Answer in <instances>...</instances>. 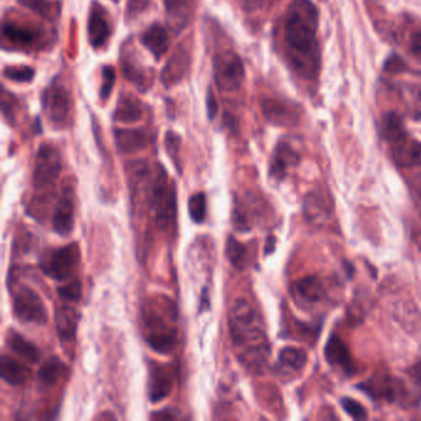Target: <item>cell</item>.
Listing matches in <instances>:
<instances>
[{"label":"cell","mask_w":421,"mask_h":421,"mask_svg":"<svg viewBox=\"0 0 421 421\" xmlns=\"http://www.w3.org/2000/svg\"><path fill=\"white\" fill-rule=\"evenodd\" d=\"M300 161V156L289 143H280L273 152L269 165V176L273 180H283L288 171L296 167Z\"/></svg>","instance_id":"5bb4252c"},{"label":"cell","mask_w":421,"mask_h":421,"mask_svg":"<svg viewBox=\"0 0 421 421\" xmlns=\"http://www.w3.org/2000/svg\"><path fill=\"white\" fill-rule=\"evenodd\" d=\"M325 359L330 365L340 368L348 376L354 372L350 350L337 335L333 334L328 337L325 345Z\"/></svg>","instance_id":"ac0fdd59"},{"label":"cell","mask_w":421,"mask_h":421,"mask_svg":"<svg viewBox=\"0 0 421 421\" xmlns=\"http://www.w3.org/2000/svg\"><path fill=\"white\" fill-rule=\"evenodd\" d=\"M115 143L121 154H135L149 146V135L139 129H119L115 130Z\"/></svg>","instance_id":"44dd1931"},{"label":"cell","mask_w":421,"mask_h":421,"mask_svg":"<svg viewBox=\"0 0 421 421\" xmlns=\"http://www.w3.org/2000/svg\"><path fill=\"white\" fill-rule=\"evenodd\" d=\"M194 0H165L168 21L176 32H182L192 18Z\"/></svg>","instance_id":"603a6c76"},{"label":"cell","mask_w":421,"mask_h":421,"mask_svg":"<svg viewBox=\"0 0 421 421\" xmlns=\"http://www.w3.org/2000/svg\"><path fill=\"white\" fill-rule=\"evenodd\" d=\"M0 376L10 385H21L30 377V370L16 359L4 354L0 361Z\"/></svg>","instance_id":"cb8c5ba5"},{"label":"cell","mask_w":421,"mask_h":421,"mask_svg":"<svg viewBox=\"0 0 421 421\" xmlns=\"http://www.w3.org/2000/svg\"><path fill=\"white\" fill-rule=\"evenodd\" d=\"M14 314L25 324L44 325L47 322V310L44 300L36 291L23 285L13 297Z\"/></svg>","instance_id":"ba28073f"},{"label":"cell","mask_w":421,"mask_h":421,"mask_svg":"<svg viewBox=\"0 0 421 421\" xmlns=\"http://www.w3.org/2000/svg\"><path fill=\"white\" fill-rule=\"evenodd\" d=\"M188 210L195 224H202L206 217V197L204 193H195L188 200Z\"/></svg>","instance_id":"1f68e13d"},{"label":"cell","mask_w":421,"mask_h":421,"mask_svg":"<svg viewBox=\"0 0 421 421\" xmlns=\"http://www.w3.org/2000/svg\"><path fill=\"white\" fill-rule=\"evenodd\" d=\"M226 257L235 269L243 271L248 267V248L242 242L236 240L234 236H229L226 240Z\"/></svg>","instance_id":"f546056e"},{"label":"cell","mask_w":421,"mask_h":421,"mask_svg":"<svg viewBox=\"0 0 421 421\" xmlns=\"http://www.w3.org/2000/svg\"><path fill=\"white\" fill-rule=\"evenodd\" d=\"M382 135L389 143H396L402 137L408 136L400 117L396 112H389L382 119Z\"/></svg>","instance_id":"f1b7e54d"},{"label":"cell","mask_w":421,"mask_h":421,"mask_svg":"<svg viewBox=\"0 0 421 421\" xmlns=\"http://www.w3.org/2000/svg\"><path fill=\"white\" fill-rule=\"evenodd\" d=\"M365 394L381 402H396L402 400L407 394L404 383L392 374L378 373L359 385Z\"/></svg>","instance_id":"9c48e42d"},{"label":"cell","mask_w":421,"mask_h":421,"mask_svg":"<svg viewBox=\"0 0 421 421\" xmlns=\"http://www.w3.org/2000/svg\"><path fill=\"white\" fill-rule=\"evenodd\" d=\"M140 43L152 53L156 60H161L169 47L168 32L161 24H152L140 36Z\"/></svg>","instance_id":"ffe728a7"},{"label":"cell","mask_w":421,"mask_h":421,"mask_svg":"<svg viewBox=\"0 0 421 421\" xmlns=\"http://www.w3.org/2000/svg\"><path fill=\"white\" fill-rule=\"evenodd\" d=\"M62 171V162L61 156L56 147L52 145L44 143L38 149L35 169H34V186L38 191L49 189L50 187L55 186L60 174Z\"/></svg>","instance_id":"52a82bcc"},{"label":"cell","mask_w":421,"mask_h":421,"mask_svg":"<svg viewBox=\"0 0 421 421\" xmlns=\"http://www.w3.org/2000/svg\"><path fill=\"white\" fill-rule=\"evenodd\" d=\"M112 35V25L109 14L106 8L93 1L89 8L88 15V40L93 49H101L106 46Z\"/></svg>","instance_id":"30bf717a"},{"label":"cell","mask_w":421,"mask_h":421,"mask_svg":"<svg viewBox=\"0 0 421 421\" xmlns=\"http://www.w3.org/2000/svg\"><path fill=\"white\" fill-rule=\"evenodd\" d=\"M149 210L154 213L156 225L161 231H166L176 223L177 198L172 183L168 180L165 169L158 167L157 173L151 177Z\"/></svg>","instance_id":"3957f363"},{"label":"cell","mask_w":421,"mask_h":421,"mask_svg":"<svg viewBox=\"0 0 421 421\" xmlns=\"http://www.w3.org/2000/svg\"><path fill=\"white\" fill-rule=\"evenodd\" d=\"M166 149L167 154L171 157V160L174 163V166L177 168V171L182 172V162H180V139L177 134H174L173 131H168L166 134Z\"/></svg>","instance_id":"836d02e7"},{"label":"cell","mask_w":421,"mask_h":421,"mask_svg":"<svg viewBox=\"0 0 421 421\" xmlns=\"http://www.w3.org/2000/svg\"><path fill=\"white\" fill-rule=\"evenodd\" d=\"M143 106L139 100L129 97H123L114 112V119L121 123H135L143 118Z\"/></svg>","instance_id":"4316f807"},{"label":"cell","mask_w":421,"mask_h":421,"mask_svg":"<svg viewBox=\"0 0 421 421\" xmlns=\"http://www.w3.org/2000/svg\"><path fill=\"white\" fill-rule=\"evenodd\" d=\"M3 32H4V36L9 38L14 44L29 46L36 40L35 32L27 27L16 25V24H10V23L5 24Z\"/></svg>","instance_id":"4dcf8cb0"},{"label":"cell","mask_w":421,"mask_h":421,"mask_svg":"<svg viewBox=\"0 0 421 421\" xmlns=\"http://www.w3.org/2000/svg\"><path fill=\"white\" fill-rule=\"evenodd\" d=\"M173 383L172 372L166 365H151L149 378V400L155 404L167 398L173 389Z\"/></svg>","instance_id":"9a60e30c"},{"label":"cell","mask_w":421,"mask_h":421,"mask_svg":"<svg viewBox=\"0 0 421 421\" xmlns=\"http://www.w3.org/2000/svg\"><path fill=\"white\" fill-rule=\"evenodd\" d=\"M303 214L308 223L320 226L330 219L331 205L320 191H314L304 199Z\"/></svg>","instance_id":"e0dca14e"},{"label":"cell","mask_w":421,"mask_h":421,"mask_svg":"<svg viewBox=\"0 0 421 421\" xmlns=\"http://www.w3.org/2000/svg\"><path fill=\"white\" fill-rule=\"evenodd\" d=\"M416 195H418L419 203L421 204V180L420 182L416 184Z\"/></svg>","instance_id":"f6af8a7d"},{"label":"cell","mask_w":421,"mask_h":421,"mask_svg":"<svg viewBox=\"0 0 421 421\" xmlns=\"http://www.w3.org/2000/svg\"><path fill=\"white\" fill-rule=\"evenodd\" d=\"M66 371V365L63 363L61 359L53 356L51 359L45 361L44 363L38 370V379L41 383L51 387L60 381V378L62 377L63 373Z\"/></svg>","instance_id":"83f0119b"},{"label":"cell","mask_w":421,"mask_h":421,"mask_svg":"<svg viewBox=\"0 0 421 421\" xmlns=\"http://www.w3.org/2000/svg\"><path fill=\"white\" fill-rule=\"evenodd\" d=\"M149 5V0H128L126 18L134 19L139 14L143 12Z\"/></svg>","instance_id":"f35d334b"},{"label":"cell","mask_w":421,"mask_h":421,"mask_svg":"<svg viewBox=\"0 0 421 421\" xmlns=\"http://www.w3.org/2000/svg\"><path fill=\"white\" fill-rule=\"evenodd\" d=\"M58 297L64 303L80 302L82 297V283L80 279H72L67 285L58 287Z\"/></svg>","instance_id":"d6a6232c"},{"label":"cell","mask_w":421,"mask_h":421,"mask_svg":"<svg viewBox=\"0 0 421 421\" xmlns=\"http://www.w3.org/2000/svg\"><path fill=\"white\" fill-rule=\"evenodd\" d=\"M319 12L310 0H294L287 10L285 41L293 69L306 80L320 71V50L316 41Z\"/></svg>","instance_id":"6da1fadb"},{"label":"cell","mask_w":421,"mask_h":421,"mask_svg":"<svg viewBox=\"0 0 421 421\" xmlns=\"http://www.w3.org/2000/svg\"><path fill=\"white\" fill-rule=\"evenodd\" d=\"M206 108H208V117L210 119V121L214 120L217 112V103L215 99V95L213 93V89L209 88L208 91V97H206Z\"/></svg>","instance_id":"b9f144b4"},{"label":"cell","mask_w":421,"mask_h":421,"mask_svg":"<svg viewBox=\"0 0 421 421\" xmlns=\"http://www.w3.org/2000/svg\"><path fill=\"white\" fill-rule=\"evenodd\" d=\"M392 145V157L398 166L404 168L421 166V143L405 136Z\"/></svg>","instance_id":"2e32d148"},{"label":"cell","mask_w":421,"mask_h":421,"mask_svg":"<svg viewBox=\"0 0 421 421\" xmlns=\"http://www.w3.org/2000/svg\"><path fill=\"white\" fill-rule=\"evenodd\" d=\"M35 71L30 67H7L4 69V77L13 82H32Z\"/></svg>","instance_id":"d590c367"},{"label":"cell","mask_w":421,"mask_h":421,"mask_svg":"<svg viewBox=\"0 0 421 421\" xmlns=\"http://www.w3.org/2000/svg\"><path fill=\"white\" fill-rule=\"evenodd\" d=\"M291 294L296 302L304 308L322 303L326 296L325 285L317 276H306L298 279L291 287Z\"/></svg>","instance_id":"7c38bea8"},{"label":"cell","mask_w":421,"mask_h":421,"mask_svg":"<svg viewBox=\"0 0 421 421\" xmlns=\"http://www.w3.org/2000/svg\"><path fill=\"white\" fill-rule=\"evenodd\" d=\"M80 314L77 310L67 304H63L57 308L55 313V322H56L57 335L63 344H69L75 341L78 328Z\"/></svg>","instance_id":"d6986e66"},{"label":"cell","mask_w":421,"mask_h":421,"mask_svg":"<svg viewBox=\"0 0 421 421\" xmlns=\"http://www.w3.org/2000/svg\"><path fill=\"white\" fill-rule=\"evenodd\" d=\"M214 80L221 92H236L245 80V69L241 58L231 50L217 52L213 61Z\"/></svg>","instance_id":"5b68a950"},{"label":"cell","mask_w":421,"mask_h":421,"mask_svg":"<svg viewBox=\"0 0 421 421\" xmlns=\"http://www.w3.org/2000/svg\"><path fill=\"white\" fill-rule=\"evenodd\" d=\"M81 261V250L77 242L67 246L51 250L40 260V268L43 272L55 280H66L72 278Z\"/></svg>","instance_id":"277c9868"},{"label":"cell","mask_w":421,"mask_h":421,"mask_svg":"<svg viewBox=\"0 0 421 421\" xmlns=\"http://www.w3.org/2000/svg\"><path fill=\"white\" fill-rule=\"evenodd\" d=\"M8 346L20 356L21 359H26L27 362L38 363L41 357V353L36 345H34L32 341L25 339L23 335L18 334L16 331H9L7 336Z\"/></svg>","instance_id":"d4e9b609"},{"label":"cell","mask_w":421,"mask_h":421,"mask_svg":"<svg viewBox=\"0 0 421 421\" xmlns=\"http://www.w3.org/2000/svg\"><path fill=\"white\" fill-rule=\"evenodd\" d=\"M341 407L346 411L347 414L352 416L356 420L367 419V410L361 402L354 400L352 398H342Z\"/></svg>","instance_id":"8d00e7d4"},{"label":"cell","mask_w":421,"mask_h":421,"mask_svg":"<svg viewBox=\"0 0 421 421\" xmlns=\"http://www.w3.org/2000/svg\"><path fill=\"white\" fill-rule=\"evenodd\" d=\"M177 416L173 414L172 410L169 409H165V410H160V411H156L154 414L151 415V419L154 420H174Z\"/></svg>","instance_id":"7bdbcfd3"},{"label":"cell","mask_w":421,"mask_h":421,"mask_svg":"<svg viewBox=\"0 0 421 421\" xmlns=\"http://www.w3.org/2000/svg\"><path fill=\"white\" fill-rule=\"evenodd\" d=\"M410 51L421 61V32H416L410 38Z\"/></svg>","instance_id":"60d3db41"},{"label":"cell","mask_w":421,"mask_h":421,"mask_svg":"<svg viewBox=\"0 0 421 421\" xmlns=\"http://www.w3.org/2000/svg\"><path fill=\"white\" fill-rule=\"evenodd\" d=\"M308 362L306 352L298 347H285L278 354V365L285 373H298L304 370Z\"/></svg>","instance_id":"484cf974"},{"label":"cell","mask_w":421,"mask_h":421,"mask_svg":"<svg viewBox=\"0 0 421 421\" xmlns=\"http://www.w3.org/2000/svg\"><path fill=\"white\" fill-rule=\"evenodd\" d=\"M75 226V192L64 187L52 215V228L58 235L69 236Z\"/></svg>","instance_id":"8fae6325"},{"label":"cell","mask_w":421,"mask_h":421,"mask_svg":"<svg viewBox=\"0 0 421 421\" xmlns=\"http://www.w3.org/2000/svg\"><path fill=\"white\" fill-rule=\"evenodd\" d=\"M101 86H100V99L106 101V99L110 98L112 95V88L115 86V69L112 66H106L101 69Z\"/></svg>","instance_id":"e575fe53"},{"label":"cell","mask_w":421,"mask_h":421,"mask_svg":"<svg viewBox=\"0 0 421 421\" xmlns=\"http://www.w3.org/2000/svg\"><path fill=\"white\" fill-rule=\"evenodd\" d=\"M262 112L267 121L278 126H291L299 120V109L285 100H263Z\"/></svg>","instance_id":"4fadbf2b"},{"label":"cell","mask_w":421,"mask_h":421,"mask_svg":"<svg viewBox=\"0 0 421 421\" xmlns=\"http://www.w3.org/2000/svg\"><path fill=\"white\" fill-rule=\"evenodd\" d=\"M21 4L35 10L36 13L41 14V16L47 19L52 18V14L55 13L52 12V7L47 3V0H21Z\"/></svg>","instance_id":"74e56055"},{"label":"cell","mask_w":421,"mask_h":421,"mask_svg":"<svg viewBox=\"0 0 421 421\" xmlns=\"http://www.w3.org/2000/svg\"><path fill=\"white\" fill-rule=\"evenodd\" d=\"M274 248H276V237L269 235L267 237L265 252H266V254H271L274 251Z\"/></svg>","instance_id":"ee69618b"},{"label":"cell","mask_w":421,"mask_h":421,"mask_svg":"<svg viewBox=\"0 0 421 421\" xmlns=\"http://www.w3.org/2000/svg\"><path fill=\"white\" fill-rule=\"evenodd\" d=\"M230 334L237 357L248 370L261 371L269 357V345L263 322L246 299H237L229 316Z\"/></svg>","instance_id":"7a4b0ae2"},{"label":"cell","mask_w":421,"mask_h":421,"mask_svg":"<svg viewBox=\"0 0 421 421\" xmlns=\"http://www.w3.org/2000/svg\"><path fill=\"white\" fill-rule=\"evenodd\" d=\"M188 63H189L188 51L182 49L176 51L162 69L161 81L163 86L167 88L172 87L180 82L188 71Z\"/></svg>","instance_id":"7402d4cb"},{"label":"cell","mask_w":421,"mask_h":421,"mask_svg":"<svg viewBox=\"0 0 421 421\" xmlns=\"http://www.w3.org/2000/svg\"><path fill=\"white\" fill-rule=\"evenodd\" d=\"M384 69H385L387 72H389V73H399V72H402V69H407V66H405V63H404L400 57L392 56L385 62Z\"/></svg>","instance_id":"ab89813d"},{"label":"cell","mask_w":421,"mask_h":421,"mask_svg":"<svg viewBox=\"0 0 421 421\" xmlns=\"http://www.w3.org/2000/svg\"><path fill=\"white\" fill-rule=\"evenodd\" d=\"M43 109L51 123L57 128H63L69 124V115L72 110V99L69 89L60 82H52L45 89L43 97Z\"/></svg>","instance_id":"8992f818"}]
</instances>
